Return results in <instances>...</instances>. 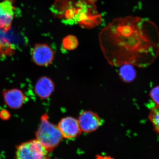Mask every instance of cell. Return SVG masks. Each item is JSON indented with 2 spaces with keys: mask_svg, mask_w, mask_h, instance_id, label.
Here are the masks:
<instances>
[{
  "mask_svg": "<svg viewBox=\"0 0 159 159\" xmlns=\"http://www.w3.org/2000/svg\"><path fill=\"white\" fill-rule=\"evenodd\" d=\"M32 61L39 66H47L53 61L54 52L49 45L46 43H36L31 50Z\"/></svg>",
  "mask_w": 159,
  "mask_h": 159,
  "instance_id": "cell-5",
  "label": "cell"
},
{
  "mask_svg": "<svg viewBox=\"0 0 159 159\" xmlns=\"http://www.w3.org/2000/svg\"><path fill=\"white\" fill-rule=\"evenodd\" d=\"M15 7L10 0L0 2V29L5 32L10 30L14 18Z\"/></svg>",
  "mask_w": 159,
  "mask_h": 159,
  "instance_id": "cell-8",
  "label": "cell"
},
{
  "mask_svg": "<svg viewBox=\"0 0 159 159\" xmlns=\"http://www.w3.org/2000/svg\"><path fill=\"white\" fill-rule=\"evenodd\" d=\"M48 152L40 142L35 139L17 146L16 159H49Z\"/></svg>",
  "mask_w": 159,
  "mask_h": 159,
  "instance_id": "cell-4",
  "label": "cell"
},
{
  "mask_svg": "<svg viewBox=\"0 0 159 159\" xmlns=\"http://www.w3.org/2000/svg\"><path fill=\"white\" fill-rule=\"evenodd\" d=\"M96 159H114L110 157L102 156L101 155H97Z\"/></svg>",
  "mask_w": 159,
  "mask_h": 159,
  "instance_id": "cell-16",
  "label": "cell"
},
{
  "mask_svg": "<svg viewBox=\"0 0 159 159\" xmlns=\"http://www.w3.org/2000/svg\"><path fill=\"white\" fill-rule=\"evenodd\" d=\"M78 39L74 35H68L62 40V46L64 50L73 51L77 48L78 46Z\"/></svg>",
  "mask_w": 159,
  "mask_h": 159,
  "instance_id": "cell-13",
  "label": "cell"
},
{
  "mask_svg": "<svg viewBox=\"0 0 159 159\" xmlns=\"http://www.w3.org/2000/svg\"><path fill=\"white\" fill-rule=\"evenodd\" d=\"M148 118L152 124L154 130L159 134V105H155L151 108Z\"/></svg>",
  "mask_w": 159,
  "mask_h": 159,
  "instance_id": "cell-12",
  "label": "cell"
},
{
  "mask_svg": "<svg viewBox=\"0 0 159 159\" xmlns=\"http://www.w3.org/2000/svg\"><path fill=\"white\" fill-rule=\"evenodd\" d=\"M119 75L122 81L129 83L133 81L136 77V71L132 65L124 64L121 65Z\"/></svg>",
  "mask_w": 159,
  "mask_h": 159,
  "instance_id": "cell-11",
  "label": "cell"
},
{
  "mask_svg": "<svg viewBox=\"0 0 159 159\" xmlns=\"http://www.w3.org/2000/svg\"><path fill=\"white\" fill-rule=\"evenodd\" d=\"M10 117V114L8 111L3 110L0 112V118L4 120L9 119Z\"/></svg>",
  "mask_w": 159,
  "mask_h": 159,
  "instance_id": "cell-15",
  "label": "cell"
},
{
  "mask_svg": "<svg viewBox=\"0 0 159 159\" xmlns=\"http://www.w3.org/2000/svg\"><path fill=\"white\" fill-rule=\"evenodd\" d=\"M81 131L91 133L97 130L102 124V120L96 113L84 111L79 115L78 119Z\"/></svg>",
  "mask_w": 159,
  "mask_h": 159,
  "instance_id": "cell-6",
  "label": "cell"
},
{
  "mask_svg": "<svg viewBox=\"0 0 159 159\" xmlns=\"http://www.w3.org/2000/svg\"><path fill=\"white\" fill-rule=\"evenodd\" d=\"M35 136L38 141L49 152L59 145L63 138L58 126L49 121L47 114H43L41 117Z\"/></svg>",
  "mask_w": 159,
  "mask_h": 159,
  "instance_id": "cell-3",
  "label": "cell"
},
{
  "mask_svg": "<svg viewBox=\"0 0 159 159\" xmlns=\"http://www.w3.org/2000/svg\"><path fill=\"white\" fill-rule=\"evenodd\" d=\"M97 0H56L51 7L54 16L69 25L80 27L99 14Z\"/></svg>",
  "mask_w": 159,
  "mask_h": 159,
  "instance_id": "cell-2",
  "label": "cell"
},
{
  "mask_svg": "<svg viewBox=\"0 0 159 159\" xmlns=\"http://www.w3.org/2000/svg\"><path fill=\"white\" fill-rule=\"evenodd\" d=\"M3 99L6 105L12 109H18L23 106L27 98L22 91L18 89H11L3 91Z\"/></svg>",
  "mask_w": 159,
  "mask_h": 159,
  "instance_id": "cell-9",
  "label": "cell"
},
{
  "mask_svg": "<svg viewBox=\"0 0 159 159\" xmlns=\"http://www.w3.org/2000/svg\"><path fill=\"white\" fill-rule=\"evenodd\" d=\"M63 138L72 139L77 138L81 133L78 120L74 117L68 116L62 118L57 125Z\"/></svg>",
  "mask_w": 159,
  "mask_h": 159,
  "instance_id": "cell-7",
  "label": "cell"
},
{
  "mask_svg": "<svg viewBox=\"0 0 159 159\" xmlns=\"http://www.w3.org/2000/svg\"><path fill=\"white\" fill-rule=\"evenodd\" d=\"M55 90V84L53 80L44 76L40 78L34 86L35 95L40 99H46L49 98Z\"/></svg>",
  "mask_w": 159,
  "mask_h": 159,
  "instance_id": "cell-10",
  "label": "cell"
},
{
  "mask_svg": "<svg viewBox=\"0 0 159 159\" xmlns=\"http://www.w3.org/2000/svg\"><path fill=\"white\" fill-rule=\"evenodd\" d=\"M148 20L129 16L114 19L100 31L99 45L111 64L145 67L158 53L159 34Z\"/></svg>",
  "mask_w": 159,
  "mask_h": 159,
  "instance_id": "cell-1",
  "label": "cell"
},
{
  "mask_svg": "<svg viewBox=\"0 0 159 159\" xmlns=\"http://www.w3.org/2000/svg\"><path fill=\"white\" fill-rule=\"evenodd\" d=\"M149 95L155 105H159V85H157L152 89Z\"/></svg>",
  "mask_w": 159,
  "mask_h": 159,
  "instance_id": "cell-14",
  "label": "cell"
}]
</instances>
